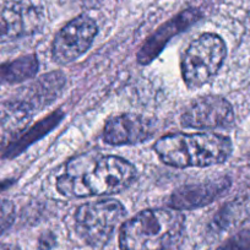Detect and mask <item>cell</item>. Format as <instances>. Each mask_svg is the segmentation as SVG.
Instances as JSON below:
<instances>
[{
	"label": "cell",
	"instance_id": "6da1fadb",
	"mask_svg": "<svg viewBox=\"0 0 250 250\" xmlns=\"http://www.w3.org/2000/svg\"><path fill=\"white\" fill-rule=\"evenodd\" d=\"M136 169L129 161L97 152L71 158L57 180L62 195L71 199L119 193L133 183Z\"/></svg>",
	"mask_w": 250,
	"mask_h": 250
},
{
	"label": "cell",
	"instance_id": "7a4b0ae2",
	"mask_svg": "<svg viewBox=\"0 0 250 250\" xmlns=\"http://www.w3.org/2000/svg\"><path fill=\"white\" fill-rule=\"evenodd\" d=\"M232 141L218 134H170L155 144L163 163L177 168L210 167L221 165L232 153Z\"/></svg>",
	"mask_w": 250,
	"mask_h": 250
},
{
	"label": "cell",
	"instance_id": "3957f363",
	"mask_svg": "<svg viewBox=\"0 0 250 250\" xmlns=\"http://www.w3.org/2000/svg\"><path fill=\"white\" fill-rule=\"evenodd\" d=\"M184 229V216L177 210L150 208L123 223L120 250H166Z\"/></svg>",
	"mask_w": 250,
	"mask_h": 250
},
{
	"label": "cell",
	"instance_id": "277c9868",
	"mask_svg": "<svg viewBox=\"0 0 250 250\" xmlns=\"http://www.w3.org/2000/svg\"><path fill=\"white\" fill-rule=\"evenodd\" d=\"M227 47L215 33H204L190 43L182 60V74L185 85L190 90L210 83L222 66Z\"/></svg>",
	"mask_w": 250,
	"mask_h": 250
},
{
	"label": "cell",
	"instance_id": "5b68a950",
	"mask_svg": "<svg viewBox=\"0 0 250 250\" xmlns=\"http://www.w3.org/2000/svg\"><path fill=\"white\" fill-rule=\"evenodd\" d=\"M125 215L124 206L114 199L83 204L75 213L76 232L87 244L103 245L110 239Z\"/></svg>",
	"mask_w": 250,
	"mask_h": 250
},
{
	"label": "cell",
	"instance_id": "8992f818",
	"mask_svg": "<svg viewBox=\"0 0 250 250\" xmlns=\"http://www.w3.org/2000/svg\"><path fill=\"white\" fill-rule=\"evenodd\" d=\"M97 32V23L90 16L80 15L71 20L53 41V60L62 65L75 62L90 49Z\"/></svg>",
	"mask_w": 250,
	"mask_h": 250
},
{
	"label": "cell",
	"instance_id": "52a82bcc",
	"mask_svg": "<svg viewBox=\"0 0 250 250\" xmlns=\"http://www.w3.org/2000/svg\"><path fill=\"white\" fill-rule=\"evenodd\" d=\"M44 23L42 8L28 0H0V40L32 36Z\"/></svg>",
	"mask_w": 250,
	"mask_h": 250
},
{
	"label": "cell",
	"instance_id": "ba28073f",
	"mask_svg": "<svg viewBox=\"0 0 250 250\" xmlns=\"http://www.w3.org/2000/svg\"><path fill=\"white\" fill-rule=\"evenodd\" d=\"M180 122L187 128L198 130L228 129L234 122V112L226 98L208 95L193 101L188 105Z\"/></svg>",
	"mask_w": 250,
	"mask_h": 250
},
{
	"label": "cell",
	"instance_id": "9c48e42d",
	"mask_svg": "<svg viewBox=\"0 0 250 250\" xmlns=\"http://www.w3.org/2000/svg\"><path fill=\"white\" fill-rule=\"evenodd\" d=\"M155 133L151 119L139 114H122L105 123L103 140L109 145H136L147 141Z\"/></svg>",
	"mask_w": 250,
	"mask_h": 250
},
{
	"label": "cell",
	"instance_id": "30bf717a",
	"mask_svg": "<svg viewBox=\"0 0 250 250\" xmlns=\"http://www.w3.org/2000/svg\"><path fill=\"white\" fill-rule=\"evenodd\" d=\"M230 182L228 178H216L203 183L180 187L170 195L169 208L173 210H193L211 204L220 198L228 188Z\"/></svg>",
	"mask_w": 250,
	"mask_h": 250
},
{
	"label": "cell",
	"instance_id": "8fae6325",
	"mask_svg": "<svg viewBox=\"0 0 250 250\" xmlns=\"http://www.w3.org/2000/svg\"><path fill=\"white\" fill-rule=\"evenodd\" d=\"M201 19L200 11L196 9H188L183 11L179 15L175 16L174 19L166 22L165 25L161 26L141 47L138 53V62L143 65H146L148 62H152L157 55L160 54L161 50L166 47L170 38L179 35L182 31L187 30L189 26L195 23L196 21Z\"/></svg>",
	"mask_w": 250,
	"mask_h": 250
},
{
	"label": "cell",
	"instance_id": "7c38bea8",
	"mask_svg": "<svg viewBox=\"0 0 250 250\" xmlns=\"http://www.w3.org/2000/svg\"><path fill=\"white\" fill-rule=\"evenodd\" d=\"M32 115V109L21 100L0 103V150L13 145L22 135Z\"/></svg>",
	"mask_w": 250,
	"mask_h": 250
},
{
	"label": "cell",
	"instance_id": "4fadbf2b",
	"mask_svg": "<svg viewBox=\"0 0 250 250\" xmlns=\"http://www.w3.org/2000/svg\"><path fill=\"white\" fill-rule=\"evenodd\" d=\"M65 83V76L60 71L44 74L26 90L25 97L21 101L25 102L32 112L44 109L59 97Z\"/></svg>",
	"mask_w": 250,
	"mask_h": 250
},
{
	"label": "cell",
	"instance_id": "5bb4252c",
	"mask_svg": "<svg viewBox=\"0 0 250 250\" xmlns=\"http://www.w3.org/2000/svg\"><path fill=\"white\" fill-rule=\"evenodd\" d=\"M38 71L36 55H25L0 65V85L20 83L33 78Z\"/></svg>",
	"mask_w": 250,
	"mask_h": 250
},
{
	"label": "cell",
	"instance_id": "9a60e30c",
	"mask_svg": "<svg viewBox=\"0 0 250 250\" xmlns=\"http://www.w3.org/2000/svg\"><path fill=\"white\" fill-rule=\"evenodd\" d=\"M62 119V112H54L49 115L48 118H44L43 120H41L40 123L32 126L27 133L23 136L19 138L18 140L14 143V145L11 146L10 150L6 152V155L10 156H16L19 152H21L22 150H25L27 146H30L31 144L35 143L36 140L42 138L44 134L49 133L55 125Z\"/></svg>",
	"mask_w": 250,
	"mask_h": 250
},
{
	"label": "cell",
	"instance_id": "2e32d148",
	"mask_svg": "<svg viewBox=\"0 0 250 250\" xmlns=\"http://www.w3.org/2000/svg\"><path fill=\"white\" fill-rule=\"evenodd\" d=\"M217 250H250V229L235 234Z\"/></svg>",
	"mask_w": 250,
	"mask_h": 250
},
{
	"label": "cell",
	"instance_id": "e0dca14e",
	"mask_svg": "<svg viewBox=\"0 0 250 250\" xmlns=\"http://www.w3.org/2000/svg\"><path fill=\"white\" fill-rule=\"evenodd\" d=\"M15 220V206L11 201L0 200V234L11 227Z\"/></svg>",
	"mask_w": 250,
	"mask_h": 250
},
{
	"label": "cell",
	"instance_id": "ac0fdd59",
	"mask_svg": "<svg viewBox=\"0 0 250 250\" xmlns=\"http://www.w3.org/2000/svg\"><path fill=\"white\" fill-rule=\"evenodd\" d=\"M55 245V238L52 234H44L40 239V249L49 250Z\"/></svg>",
	"mask_w": 250,
	"mask_h": 250
},
{
	"label": "cell",
	"instance_id": "d6986e66",
	"mask_svg": "<svg viewBox=\"0 0 250 250\" xmlns=\"http://www.w3.org/2000/svg\"><path fill=\"white\" fill-rule=\"evenodd\" d=\"M0 250H21L14 244H0Z\"/></svg>",
	"mask_w": 250,
	"mask_h": 250
}]
</instances>
